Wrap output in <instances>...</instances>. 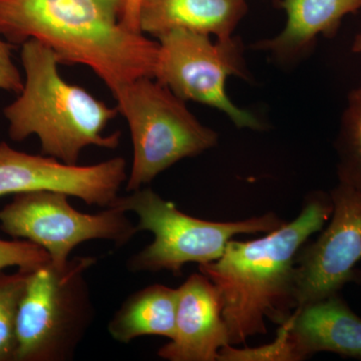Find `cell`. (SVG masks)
<instances>
[{
	"mask_svg": "<svg viewBox=\"0 0 361 361\" xmlns=\"http://www.w3.org/2000/svg\"><path fill=\"white\" fill-rule=\"evenodd\" d=\"M21 49L25 70L18 99L4 109L9 137L23 142L39 139L42 155L78 165L82 149L90 146L114 149L121 132L104 135L109 122L118 114L78 85L59 75L58 56L39 40L30 39Z\"/></svg>",
	"mask_w": 361,
	"mask_h": 361,
	"instance_id": "3957f363",
	"label": "cell"
},
{
	"mask_svg": "<svg viewBox=\"0 0 361 361\" xmlns=\"http://www.w3.org/2000/svg\"><path fill=\"white\" fill-rule=\"evenodd\" d=\"M51 262L42 247L27 240L0 239V272L8 267L32 271Z\"/></svg>",
	"mask_w": 361,
	"mask_h": 361,
	"instance_id": "d6986e66",
	"label": "cell"
},
{
	"mask_svg": "<svg viewBox=\"0 0 361 361\" xmlns=\"http://www.w3.org/2000/svg\"><path fill=\"white\" fill-rule=\"evenodd\" d=\"M353 51L356 52H361V32L358 33L357 35H356L355 40H353Z\"/></svg>",
	"mask_w": 361,
	"mask_h": 361,
	"instance_id": "603a6c76",
	"label": "cell"
},
{
	"mask_svg": "<svg viewBox=\"0 0 361 361\" xmlns=\"http://www.w3.org/2000/svg\"><path fill=\"white\" fill-rule=\"evenodd\" d=\"M247 13L246 0H142L140 30L157 39L186 30L229 39Z\"/></svg>",
	"mask_w": 361,
	"mask_h": 361,
	"instance_id": "5bb4252c",
	"label": "cell"
},
{
	"mask_svg": "<svg viewBox=\"0 0 361 361\" xmlns=\"http://www.w3.org/2000/svg\"><path fill=\"white\" fill-rule=\"evenodd\" d=\"M178 290L154 284L128 297L108 325L109 334L121 343L141 336L173 339L176 329Z\"/></svg>",
	"mask_w": 361,
	"mask_h": 361,
	"instance_id": "9a60e30c",
	"label": "cell"
},
{
	"mask_svg": "<svg viewBox=\"0 0 361 361\" xmlns=\"http://www.w3.org/2000/svg\"><path fill=\"white\" fill-rule=\"evenodd\" d=\"M113 96L132 137L128 192L141 189L178 161L217 145V133L202 125L188 110L186 102L154 78H137Z\"/></svg>",
	"mask_w": 361,
	"mask_h": 361,
	"instance_id": "5b68a950",
	"label": "cell"
},
{
	"mask_svg": "<svg viewBox=\"0 0 361 361\" xmlns=\"http://www.w3.org/2000/svg\"><path fill=\"white\" fill-rule=\"evenodd\" d=\"M304 360L289 334L288 327L281 323L276 338L270 344L256 348H233L225 346L219 353V361H298Z\"/></svg>",
	"mask_w": 361,
	"mask_h": 361,
	"instance_id": "ac0fdd59",
	"label": "cell"
},
{
	"mask_svg": "<svg viewBox=\"0 0 361 361\" xmlns=\"http://www.w3.org/2000/svg\"><path fill=\"white\" fill-rule=\"evenodd\" d=\"M142 0H125V8L120 23L123 27L134 32H142L140 30V7Z\"/></svg>",
	"mask_w": 361,
	"mask_h": 361,
	"instance_id": "44dd1931",
	"label": "cell"
},
{
	"mask_svg": "<svg viewBox=\"0 0 361 361\" xmlns=\"http://www.w3.org/2000/svg\"><path fill=\"white\" fill-rule=\"evenodd\" d=\"M0 35L11 44L37 39L59 63L89 66L111 94L154 78L159 42L121 25L97 0H0Z\"/></svg>",
	"mask_w": 361,
	"mask_h": 361,
	"instance_id": "7a4b0ae2",
	"label": "cell"
},
{
	"mask_svg": "<svg viewBox=\"0 0 361 361\" xmlns=\"http://www.w3.org/2000/svg\"><path fill=\"white\" fill-rule=\"evenodd\" d=\"M97 1L118 16V20H121L123 8H125V0H97Z\"/></svg>",
	"mask_w": 361,
	"mask_h": 361,
	"instance_id": "7402d4cb",
	"label": "cell"
},
{
	"mask_svg": "<svg viewBox=\"0 0 361 361\" xmlns=\"http://www.w3.org/2000/svg\"><path fill=\"white\" fill-rule=\"evenodd\" d=\"M118 196L111 207L139 217L137 232L154 235L153 243L129 260L130 270L171 271L179 275L188 263L214 262L224 254L233 237L241 234L269 233L285 224L274 213L236 222H212L183 213L151 189H139Z\"/></svg>",
	"mask_w": 361,
	"mask_h": 361,
	"instance_id": "8992f818",
	"label": "cell"
},
{
	"mask_svg": "<svg viewBox=\"0 0 361 361\" xmlns=\"http://www.w3.org/2000/svg\"><path fill=\"white\" fill-rule=\"evenodd\" d=\"M121 157L90 166L68 165L45 155H32L0 142V197L33 191H56L90 206L109 208L127 180Z\"/></svg>",
	"mask_w": 361,
	"mask_h": 361,
	"instance_id": "30bf717a",
	"label": "cell"
},
{
	"mask_svg": "<svg viewBox=\"0 0 361 361\" xmlns=\"http://www.w3.org/2000/svg\"><path fill=\"white\" fill-rule=\"evenodd\" d=\"M286 25L272 39L252 45L255 51L268 52L280 65L291 66L302 61L319 35L331 39L341 28L344 16L361 9V0H281Z\"/></svg>",
	"mask_w": 361,
	"mask_h": 361,
	"instance_id": "7c38bea8",
	"label": "cell"
},
{
	"mask_svg": "<svg viewBox=\"0 0 361 361\" xmlns=\"http://www.w3.org/2000/svg\"><path fill=\"white\" fill-rule=\"evenodd\" d=\"M92 257L51 262L30 271L16 316L14 361H66L73 358L92 319L85 275Z\"/></svg>",
	"mask_w": 361,
	"mask_h": 361,
	"instance_id": "277c9868",
	"label": "cell"
},
{
	"mask_svg": "<svg viewBox=\"0 0 361 361\" xmlns=\"http://www.w3.org/2000/svg\"><path fill=\"white\" fill-rule=\"evenodd\" d=\"M178 290L175 336L158 351L170 361H219L229 345L219 291L205 275H191Z\"/></svg>",
	"mask_w": 361,
	"mask_h": 361,
	"instance_id": "8fae6325",
	"label": "cell"
},
{
	"mask_svg": "<svg viewBox=\"0 0 361 361\" xmlns=\"http://www.w3.org/2000/svg\"><path fill=\"white\" fill-rule=\"evenodd\" d=\"M336 148L338 180L361 186V87L349 94Z\"/></svg>",
	"mask_w": 361,
	"mask_h": 361,
	"instance_id": "2e32d148",
	"label": "cell"
},
{
	"mask_svg": "<svg viewBox=\"0 0 361 361\" xmlns=\"http://www.w3.org/2000/svg\"><path fill=\"white\" fill-rule=\"evenodd\" d=\"M154 78L184 102L206 104L224 113L240 129L264 130L250 111L233 104L226 92L231 75L248 80L243 44L238 37L217 39L176 30L159 37Z\"/></svg>",
	"mask_w": 361,
	"mask_h": 361,
	"instance_id": "52a82bcc",
	"label": "cell"
},
{
	"mask_svg": "<svg viewBox=\"0 0 361 361\" xmlns=\"http://www.w3.org/2000/svg\"><path fill=\"white\" fill-rule=\"evenodd\" d=\"M331 213L330 197L312 194L292 222L262 238L231 240L221 258L199 265L219 291L230 345L267 334L266 319L280 325L295 310L297 253Z\"/></svg>",
	"mask_w": 361,
	"mask_h": 361,
	"instance_id": "6da1fadb",
	"label": "cell"
},
{
	"mask_svg": "<svg viewBox=\"0 0 361 361\" xmlns=\"http://www.w3.org/2000/svg\"><path fill=\"white\" fill-rule=\"evenodd\" d=\"M13 44L0 35V90L18 94L23 87V78L11 54Z\"/></svg>",
	"mask_w": 361,
	"mask_h": 361,
	"instance_id": "ffe728a7",
	"label": "cell"
},
{
	"mask_svg": "<svg viewBox=\"0 0 361 361\" xmlns=\"http://www.w3.org/2000/svg\"><path fill=\"white\" fill-rule=\"evenodd\" d=\"M68 197L44 190L13 195L0 209V230L11 238L42 247L56 267L65 266L73 249L84 242L106 240L123 246L137 234V228L120 209L82 213L71 205Z\"/></svg>",
	"mask_w": 361,
	"mask_h": 361,
	"instance_id": "ba28073f",
	"label": "cell"
},
{
	"mask_svg": "<svg viewBox=\"0 0 361 361\" xmlns=\"http://www.w3.org/2000/svg\"><path fill=\"white\" fill-rule=\"evenodd\" d=\"M329 197V225L297 253L295 310L336 295L344 285L361 278L355 270L361 260V186L338 180Z\"/></svg>",
	"mask_w": 361,
	"mask_h": 361,
	"instance_id": "9c48e42d",
	"label": "cell"
},
{
	"mask_svg": "<svg viewBox=\"0 0 361 361\" xmlns=\"http://www.w3.org/2000/svg\"><path fill=\"white\" fill-rule=\"evenodd\" d=\"M284 323L304 360L320 351L361 360V318L338 294L296 308Z\"/></svg>",
	"mask_w": 361,
	"mask_h": 361,
	"instance_id": "4fadbf2b",
	"label": "cell"
},
{
	"mask_svg": "<svg viewBox=\"0 0 361 361\" xmlns=\"http://www.w3.org/2000/svg\"><path fill=\"white\" fill-rule=\"evenodd\" d=\"M30 271L13 274L0 272V361H14L16 349V316Z\"/></svg>",
	"mask_w": 361,
	"mask_h": 361,
	"instance_id": "e0dca14e",
	"label": "cell"
}]
</instances>
